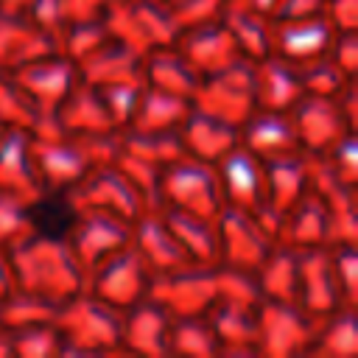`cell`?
I'll list each match as a JSON object with an SVG mask.
<instances>
[{"label": "cell", "mask_w": 358, "mask_h": 358, "mask_svg": "<svg viewBox=\"0 0 358 358\" xmlns=\"http://www.w3.org/2000/svg\"><path fill=\"white\" fill-rule=\"evenodd\" d=\"M6 252L14 268L17 285L53 302L56 308L87 288V271L73 255L67 238L28 235L25 241L14 243Z\"/></svg>", "instance_id": "1"}, {"label": "cell", "mask_w": 358, "mask_h": 358, "mask_svg": "<svg viewBox=\"0 0 358 358\" xmlns=\"http://www.w3.org/2000/svg\"><path fill=\"white\" fill-rule=\"evenodd\" d=\"M53 324L62 336L64 352H115L120 350L123 310L98 299L87 288L59 305Z\"/></svg>", "instance_id": "2"}, {"label": "cell", "mask_w": 358, "mask_h": 358, "mask_svg": "<svg viewBox=\"0 0 358 358\" xmlns=\"http://www.w3.org/2000/svg\"><path fill=\"white\" fill-rule=\"evenodd\" d=\"M159 207L185 210L201 218H218L224 204L215 162L182 154L159 171Z\"/></svg>", "instance_id": "3"}, {"label": "cell", "mask_w": 358, "mask_h": 358, "mask_svg": "<svg viewBox=\"0 0 358 358\" xmlns=\"http://www.w3.org/2000/svg\"><path fill=\"white\" fill-rule=\"evenodd\" d=\"M148 296L159 302L173 319L204 316L207 308L218 299L215 266L185 263L168 271H157L148 285Z\"/></svg>", "instance_id": "4"}, {"label": "cell", "mask_w": 358, "mask_h": 358, "mask_svg": "<svg viewBox=\"0 0 358 358\" xmlns=\"http://www.w3.org/2000/svg\"><path fill=\"white\" fill-rule=\"evenodd\" d=\"M319 316L296 302L260 299L257 305V352L263 355H305L313 344Z\"/></svg>", "instance_id": "5"}, {"label": "cell", "mask_w": 358, "mask_h": 358, "mask_svg": "<svg viewBox=\"0 0 358 358\" xmlns=\"http://www.w3.org/2000/svg\"><path fill=\"white\" fill-rule=\"evenodd\" d=\"M193 106L238 129L257 106L252 59H241L213 76H204L199 90L193 92Z\"/></svg>", "instance_id": "6"}, {"label": "cell", "mask_w": 358, "mask_h": 358, "mask_svg": "<svg viewBox=\"0 0 358 358\" xmlns=\"http://www.w3.org/2000/svg\"><path fill=\"white\" fill-rule=\"evenodd\" d=\"M151 277H154V271L148 268L143 255L134 249V243H126L123 249L103 257L95 268H90L87 291L95 294L98 299L126 310L134 302L148 296Z\"/></svg>", "instance_id": "7"}, {"label": "cell", "mask_w": 358, "mask_h": 358, "mask_svg": "<svg viewBox=\"0 0 358 358\" xmlns=\"http://www.w3.org/2000/svg\"><path fill=\"white\" fill-rule=\"evenodd\" d=\"M67 196L78 210H109L126 221H134L143 210H148L137 187L129 182V176L115 162L90 168L67 190Z\"/></svg>", "instance_id": "8"}, {"label": "cell", "mask_w": 358, "mask_h": 358, "mask_svg": "<svg viewBox=\"0 0 358 358\" xmlns=\"http://www.w3.org/2000/svg\"><path fill=\"white\" fill-rule=\"evenodd\" d=\"M8 76L20 84V90L31 98V103L42 115H56V109L62 106V101L70 95V90L81 78L78 64L70 56H64L62 50H53L48 56H39V59H34V62L11 70Z\"/></svg>", "instance_id": "9"}, {"label": "cell", "mask_w": 358, "mask_h": 358, "mask_svg": "<svg viewBox=\"0 0 358 358\" xmlns=\"http://www.w3.org/2000/svg\"><path fill=\"white\" fill-rule=\"evenodd\" d=\"M215 229H218V263L246 271H257V266L277 243L271 232L252 213L235 207H224L218 213Z\"/></svg>", "instance_id": "10"}, {"label": "cell", "mask_w": 358, "mask_h": 358, "mask_svg": "<svg viewBox=\"0 0 358 358\" xmlns=\"http://www.w3.org/2000/svg\"><path fill=\"white\" fill-rule=\"evenodd\" d=\"M67 243L78 257L81 268L90 274V268H95L103 257L131 243V221L109 210H78L67 232Z\"/></svg>", "instance_id": "11"}, {"label": "cell", "mask_w": 358, "mask_h": 358, "mask_svg": "<svg viewBox=\"0 0 358 358\" xmlns=\"http://www.w3.org/2000/svg\"><path fill=\"white\" fill-rule=\"evenodd\" d=\"M221 190H224V204L257 215L260 210L268 207L266 196V171L263 159L252 154L246 145H232L218 162H215Z\"/></svg>", "instance_id": "12"}, {"label": "cell", "mask_w": 358, "mask_h": 358, "mask_svg": "<svg viewBox=\"0 0 358 358\" xmlns=\"http://www.w3.org/2000/svg\"><path fill=\"white\" fill-rule=\"evenodd\" d=\"M288 115L296 131V143L308 154H324L347 131H355L350 120L344 117L338 101L327 95H302L288 109Z\"/></svg>", "instance_id": "13"}, {"label": "cell", "mask_w": 358, "mask_h": 358, "mask_svg": "<svg viewBox=\"0 0 358 358\" xmlns=\"http://www.w3.org/2000/svg\"><path fill=\"white\" fill-rule=\"evenodd\" d=\"M333 39L336 28L322 11L305 17H271V53L294 64L324 56Z\"/></svg>", "instance_id": "14"}, {"label": "cell", "mask_w": 358, "mask_h": 358, "mask_svg": "<svg viewBox=\"0 0 358 358\" xmlns=\"http://www.w3.org/2000/svg\"><path fill=\"white\" fill-rule=\"evenodd\" d=\"M31 159L45 190H70L92 168L70 134L31 137Z\"/></svg>", "instance_id": "15"}, {"label": "cell", "mask_w": 358, "mask_h": 358, "mask_svg": "<svg viewBox=\"0 0 358 358\" xmlns=\"http://www.w3.org/2000/svg\"><path fill=\"white\" fill-rule=\"evenodd\" d=\"M173 45L201 73V78L213 76V73H218V70H224V67H229V64H235L241 59H246L241 53V48L235 45L232 34L227 31V25L221 22V17L213 20V22H204V25L182 31Z\"/></svg>", "instance_id": "16"}, {"label": "cell", "mask_w": 358, "mask_h": 358, "mask_svg": "<svg viewBox=\"0 0 358 358\" xmlns=\"http://www.w3.org/2000/svg\"><path fill=\"white\" fill-rule=\"evenodd\" d=\"M296 266H299L296 305H302L313 316H324L341 305L330 263V246L296 249Z\"/></svg>", "instance_id": "17"}, {"label": "cell", "mask_w": 358, "mask_h": 358, "mask_svg": "<svg viewBox=\"0 0 358 358\" xmlns=\"http://www.w3.org/2000/svg\"><path fill=\"white\" fill-rule=\"evenodd\" d=\"M327 238H330V210L324 199L308 187L282 213L274 241L291 249H308V246H327Z\"/></svg>", "instance_id": "18"}, {"label": "cell", "mask_w": 358, "mask_h": 358, "mask_svg": "<svg viewBox=\"0 0 358 358\" xmlns=\"http://www.w3.org/2000/svg\"><path fill=\"white\" fill-rule=\"evenodd\" d=\"M171 322H173V316L151 296L134 302L131 308L123 310L120 350L140 352V355H168Z\"/></svg>", "instance_id": "19"}, {"label": "cell", "mask_w": 358, "mask_h": 358, "mask_svg": "<svg viewBox=\"0 0 358 358\" xmlns=\"http://www.w3.org/2000/svg\"><path fill=\"white\" fill-rule=\"evenodd\" d=\"M252 70H255V101L260 109L288 112L305 95L299 81V67L277 53L252 59Z\"/></svg>", "instance_id": "20"}, {"label": "cell", "mask_w": 358, "mask_h": 358, "mask_svg": "<svg viewBox=\"0 0 358 358\" xmlns=\"http://www.w3.org/2000/svg\"><path fill=\"white\" fill-rule=\"evenodd\" d=\"M131 243L143 255V260L148 263V268L154 274L190 263L182 243L176 241V235L165 224L162 210H143L131 221Z\"/></svg>", "instance_id": "21"}, {"label": "cell", "mask_w": 358, "mask_h": 358, "mask_svg": "<svg viewBox=\"0 0 358 358\" xmlns=\"http://www.w3.org/2000/svg\"><path fill=\"white\" fill-rule=\"evenodd\" d=\"M0 190L14 193L25 201L36 199L45 190L31 159L28 129H6L0 137Z\"/></svg>", "instance_id": "22"}, {"label": "cell", "mask_w": 358, "mask_h": 358, "mask_svg": "<svg viewBox=\"0 0 358 358\" xmlns=\"http://www.w3.org/2000/svg\"><path fill=\"white\" fill-rule=\"evenodd\" d=\"M238 137H241V145H246L260 159L299 148L291 115L288 112H277V109L255 106L252 115L238 126Z\"/></svg>", "instance_id": "23"}, {"label": "cell", "mask_w": 358, "mask_h": 358, "mask_svg": "<svg viewBox=\"0 0 358 358\" xmlns=\"http://www.w3.org/2000/svg\"><path fill=\"white\" fill-rule=\"evenodd\" d=\"M53 50H59L56 42L42 34L25 14L0 11V73H11Z\"/></svg>", "instance_id": "24"}, {"label": "cell", "mask_w": 358, "mask_h": 358, "mask_svg": "<svg viewBox=\"0 0 358 358\" xmlns=\"http://www.w3.org/2000/svg\"><path fill=\"white\" fill-rule=\"evenodd\" d=\"M204 319L213 327L221 352H257V308L215 299Z\"/></svg>", "instance_id": "25"}, {"label": "cell", "mask_w": 358, "mask_h": 358, "mask_svg": "<svg viewBox=\"0 0 358 358\" xmlns=\"http://www.w3.org/2000/svg\"><path fill=\"white\" fill-rule=\"evenodd\" d=\"M179 137H182L185 154L207 159V162H218L232 145L241 143L235 126H229L227 120H221L215 115H207L196 106H190L187 117L182 120Z\"/></svg>", "instance_id": "26"}, {"label": "cell", "mask_w": 358, "mask_h": 358, "mask_svg": "<svg viewBox=\"0 0 358 358\" xmlns=\"http://www.w3.org/2000/svg\"><path fill=\"white\" fill-rule=\"evenodd\" d=\"M268 207L280 215L308 190V154L302 148L263 159Z\"/></svg>", "instance_id": "27"}, {"label": "cell", "mask_w": 358, "mask_h": 358, "mask_svg": "<svg viewBox=\"0 0 358 358\" xmlns=\"http://www.w3.org/2000/svg\"><path fill=\"white\" fill-rule=\"evenodd\" d=\"M143 78H145V84H154L159 90L176 92V95L190 98V101L201 84V73L179 53L176 45L148 50L143 56Z\"/></svg>", "instance_id": "28"}, {"label": "cell", "mask_w": 358, "mask_h": 358, "mask_svg": "<svg viewBox=\"0 0 358 358\" xmlns=\"http://www.w3.org/2000/svg\"><path fill=\"white\" fill-rule=\"evenodd\" d=\"M221 22L227 25L246 59H260L271 53V17L252 8L246 0H227Z\"/></svg>", "instance_id": "29"}, {"label": "cell", "mask_w": 358, "mask_h": 358, "mask_svg": "<svg viewBox=\"0 0 358 358\" xmlns=\"http://www.w3.org/2000/svg\"><path fill=\"white\" fill-rule=\"evenodd\" d=\"M56 117H59V126L64 129V134H87V131L117 129L115 120L109 117L98 90L84 78H78V84L62 101V106L56 109Z\"/></svg>", "instance_id": "30"}, {"label": "cell", "mask_w": 358, "mask_h": 358, "mask_svg": "<svg viewBox=\"0 0 358 358\" xmlns=\"http://www.w3.org/2000/svg\"><path fill=\"white\" fill-rule=\"evenodd\" d=\"M78 73L84 81H90L95 87L120 81V78H137V76H143V56L137 50H131L129 45L117 42L115 36H109L90 56H84L78 62Z\"/></svg>", "instance_id": "31"}, {"label": "cell", "mask_w": 358, "mask_h": 358, "mask_svg": "<svg viewBox=\"0 0 358 358\" xmlns=\"http://www.w3.org/2000/svg\"><path fill=\"white\" fill-rule=\"evenodd\" d=\"M159 210L190 263L218 266V229L213 218H201L185 210H171V207H159Z\"/></svg>", "instance_id": "32"}, {"label": "cell", "mask_w": 358, "mask_h": 358, "mask_svg": "<svg viewBox=\"0 0 358 358\" xmlns=\"http://www.w3.org/2000/svg\"><path fill=\"white\" fill-rule=\"evenodd\" d=\"M193 101L182 98L176 92L159 90L154 84H143L134 117L126 129H137V131H168V129H179L182 120L187 117Z\"/></svg>", "instance_id": "33"}, {"label": "cell", "mask_w": 358, "mask_h": 358, "mask_svg": "<svg viewBox=\"0 0 358 358\" xmlns=\"http://www.w3.org/2000/svg\"><path fill=\"white\" fill-rule=\"evenodd\" d=\"M308 352L327 355V358H355V352H358L355 305H338L330 313L319 316L316 336H313V344Z\"/></svg>", "instance_id": "34"}, {"label": "cell", "mask_w": 358, "mask_h": 358, "mask_svg": "<svg viewBox=\"0 0 358 358\" xmlns=\"http://www.w3.org/2000/svg\"><path fill=\"white\" fill-rule=\"evenodd\" d=\"M257 288L263 299L277 302H296V285H299V266H296V249L274 243L266 260L255 271Z\"/></svg>", "instance_id": "35"}, {"label": "cell", "mask_w": 358, "mask_h": 358, "mask_svg": "<svg viewBox=\"0 0 358 358\" xmlns=\"http://www.w3.org/2000/svg\"><path fill=\"white\" fill-rule=\"evenodd\" d=\"M123 151L154 162L159 168H165L168 162H173L176 157L185 154L179 129H168V131H137V129H123Z\"/></svg>", "instance_id": "36"}, {"label": "cell", "mask_w": 358, "mask_h": 358, "mask_svg": "<svg viewBox=\"0 0 358 358\" xmlns=\"http://www.w3.org/2000/svg\"><path fill=\"white\" fill-rule=\"evenodd\" d=\"M168 352L210 358V355H218L221 347H218V338H215V333H213V327L207 324L204 316H182V319L171 322Z\"/></svg>", "instance_id": "37"}, {"label": "cell", "mask_w": 358, "mask_h": 358, "mask_svg": "<svg viewBox=\"0 0 358 358\" xmlns=\"http://www.w3.org/2000/svg\"><path fill=\"white\" fill-rule=\"evenodd\" d=\"M56 310L59 308L53 302L17 285L6 299H0V324L8 330H17V327H28V324L53 322Z\"/></svg>", "instance_id": "38"}, {"label": "cell", "mask_w": 358, "mask_h": 358, "mask_svg": "<svg viewBox=\"0 0 358 358\" xmlns=\"http://www.w3.org/2000/svg\"><path fill=\"white\" fill-rule=\"evenodd\" d=\"M143 84L145 78L137 76V78H120V81H109V84H92L109 112V117L115 120L117 129H126L134 117V109H137V101H140V92H143Z\"/></svg>", "instance_id": "39"}, {"label": "cell", "mask_w": 358, "mask_h": 358, "mask_svg": "<svg viewBox=\"0 0 358 358\" xmlns=\"http://www.w3.org/2000/svg\"><path fill=\"white\" fill-rule=\"evenodd\" d=\"M296 67H299V81H302L305 95H327V98H336L344 90V84L352 81L327 53L324 56H316L310 62H302Z\"/></svg>", "instance_id": "40"}, {"label": "cell", "mask_w": 358, "mask_h": 358, "mask_svg": "<svg viewBox=\"0 0 358 358\" xmlns=\"http://www.w3.org/2000/svg\"><path fill=\"white\" fill-rule=\"evenodd\" d=\"M11 350H14V355H28V358L59 355L62 352V336H59L53 322L17 327V330H11Z\"/></svg>", "instance_id": "41"}, {"label": "cell", "mask_w": 358, "mask_h": 358, "mask_svg": "<svg viewBox=\"0 0 358 358\" xmlns=\"http://www.w3.org/2000/svg\"><path fill=\"white\" fill-rule=\"evenodd\" d=\"M36 115V106L20 90V84L8 73H0V123L6 129H31Z\"/></svg>", "instance_id": "42"}, {"label": "cell", "mask_w": 358, "mask_h": 358, "mask_svg": "<svg viewBox=\"0 0 358 358\" xmlns=\"http://www.w3.org/2000/svg\"><path fill=\"white\" fill-rule=\"evenodd\" d=\"M31 235L28 224V201L0 190V249H11L14 243Z\"/></svg>", "instance_id": "43"}, {"label": "cell", "mask_w": 358, "mask_h": 358, "mask_svg": "<svg viewBox=\"0 0 358 358\" xmlns=\"http://www.w3.org/2000/svg\"><path fill=\"white\" fill-rule=\"evenodd\" d=\"M168 8V17L173 20L176 31H187L204 22H213L221 17L227 0H162Z\"/></svg>", "instance_id": "44"}, {"label": "cell", "mask_w": 358, "mask_h": 358, "mask_svg": "<svg viewBox=\"0 0 358 358\" xmlns=\"http://www.w3.org/2000/svg\"><path fill=\"white\" fill-rule=\"evenodd\" d=\"M330 263H333V277H336V288H338L341 305H355V291H358L355 246H350V243L330 246Z\"/></svg>", "instance_id": "45"}, {"label": "cell", "mask_w": 358, "mask_h": 358, "mask_svg": "<svg viewBox=\"0 0 358 358\" xmlns=\"http://www.w3.org/2000/svg\"><path fill=\"white\" fill-rule=\"evenodd\" d=\"M25 17H28L42 34H48V36L56 42V48H59L62 34H64V28H67V17H64V3H62V0H31Z\"/></svg>", "instance_id": "46"}, {"label": "cell", "mask_w": 358, "mask_h": 358, "mask_svg": "<svg viewBox=\"0 0 358 358\" xmlns=\"http://www.w3.org/2000/svg\"><path fill=\"white\" fill-rule=\"evenodd\" d=\"M324 162H327V168L336 173V179L338 182H344V185H355V179H358V162H355V131H347L333 148H327L324 154Z\"/></svg>", "instance_id": "47"}, {"label": "cell", "mask_w": 358, "mask_h": 358, "mask_svg": "<svg viewBox=\"0 0 358 358\" xmlns=\"http://www.w3.org/2000/svg\"><path fill=\"white\" fill-rule=\"evenodd\" d=\"M327 56L352 78L358 67V45H355V31H336V39L327 50Z\"/></svg>", "instance_id": "48"}, {"label": "cell", "mask_w": 358, "mask_h": 358, "mask_svg": "<svg viewBox=\"0 0 358 358\" xmlns=\"http://www.w3.org/2000/svg\"><path fill=\"white\" fill-rule=\"evenodd\" d=\"M322 14L330 20L336 31H355L358 22V0H324Z\"/></svg>", "instance_id": "49"}, {"label": "cell", "mask_w": 358, "mask_h": 358, "mask_svg": "<svg viewBox=\"0 0 358 358\" xmlns=\"http://www.w3.org/2000/svg\"><path fill=\"white\" fill-rule=\"evenodd\" d=\"M64 3V17L67 22L76 20H98L115 0H62Z\"/></svg>", "instance_id": "50"}, {"label": "cell", "mask_w": 358, "mask_h": 358, "mask_svg": "<svg viewBox=\"0 0 358 358\" xmlns=\"http://www.w3.org/2000/svg\"><path fill=\"white\" fill-rule=\"evenodd\" d=\"M324 0H280L277 11L271 17H305V14H319Z\"/></svg>", "instance_id": "51"}, {"label": "cell", "mask_w": 358, "mask_h": 358, "mask_svg": "<svg viewBox=\"0 0 358 358\" xmlns=\"http://www.w3.org/2000/svg\"><path fill=\"white\" fill-rule=\"evenodd\" d=\"M14 288H17V277H14V268H11V260H8V252H6V249H0V299H6Z\"/></svg>", "instance_id": "52"}, {"label": "cell", "mask_w": 358, "mask_h": 358, "mask_svg": "<svg viewBox=\"0 0 358 358\" xmlns=\"http://www.w3.org/2000/svg\"><path fill=\"white\" fill-rule=\"evenodd\" d=\"M28 6H31V0H0L3 14H25Z\"/></svg>", "instance_id": "53"}, {"label": "cell", "mask_w": 358, "mask_h": 358, "mask_svg": "<svg viewBox=\"0 0 358 358\" xmlns=\"http://www.w3.org/2000/svg\"><path fill=\"white\" fill-rule=\"evenodd\" d=\"M252 8H257V11H263V14H274L277 11V6H280V0H246Z\"/></svg>", "instance_id": "54"}, {"label": "cell", "mask_w": 358, "mask_h": 358, "mask_svg": "<svg viewBox=\"0 0 358 358\" xmlns=\"http://www.w3.org/2000/svg\"><path fill=\"white\" fill-rule=\"evenodd\" d=\"M3 131H6V126H3V123H0V137H3Z\"/></svg>", "instance_id": "55"}]
</instances>
